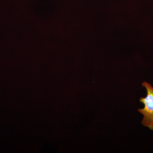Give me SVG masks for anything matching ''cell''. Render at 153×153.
I'll use <instances>...</instances> for the list:
<instances>
[{
    "mask_svg": "<svg viewBox=\"0 0 153 153\" xmlns=\"http://www.w3.org/2000/svg\"><path fill=\"white\" fill-rule=\"evenodd\" d=\"M142 86L146 88L147 95L140 98V101L144 105V107L138 111L143 115L142 124L153 131V87L146 81L143 82Z\"/></svg>",
    "mask_w": 153,
    "mask_h": 153,
    "instance_id": "1",
    "label": "cell"
}]
</instances>
